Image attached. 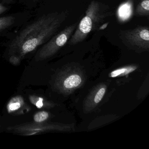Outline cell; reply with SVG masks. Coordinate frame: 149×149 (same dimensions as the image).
<instances>
[{
	"mask_svg": "<svg viewBox=\"0 0 149 149\" xmlns=\"http://www.w3.org/2000/svg\"><path fill=\"white\" fill-rule=\"evenodd\" d=\"M68 15V12L45 15L23 29L9 45L10 62L18 65L27 54L48 40L57 32Z\"/></svg>",
	"mask_w": 149,
	"mask_h": 149,
	"instance_id": "cell-1",
	"label": "cell"
},
{
	"mask_svg": "<svg viewBox=\"0 0 149 149\" xmlns=\"http://www.w3.org/2000/svg\"><path fill=\"white\" fill-rule=\"evenodd\" d=\"M113 15L109 7L95 1H92L86 10L75 32L71 36L69 42L75 44L84 40L88 35L95 29L100 23Z\"/></svg>",
	"mask_w": 149,
	"mask_h": 149,
	"instance_id": "cell-2",
	"label": "cell"
},
{
	"mask_svg": "<svg viewBox=\"0 0 149 149\" xmlns=\"http://www.w3.org/2000/svg\"><path fill=\"white\" fill-rule=\"evenodd\" d=\"M77 25V22L74 23L56 35L38 51L35 60L40 61L47 59L63 47L72 36Z\"/></svg>",
	"mask_w": 149,
	"mask_h": 149,
	"instance_id": "cell-3",
	"label": "cell"
},
{
	"mask_svg": "<svg viewBox=\"0 0 149 149\" xmlns=\"http://www.w3.org/2000/svg\"><path fill=\"white\" fill-rule=\"evenodd\" d=\"M125 41L131 44L144 48L149 46V30L146 26H140L123 32Z\"/></svg>",
	"mask_w": 149,
	"mask_h": 149,
	"instance_id": "cell-4",
	"label": "cell"
},
{
	"mask_svg": "<svg viewBox=\"0 0 149 149\" xmlns=\"http://www.w3.org/2000/svg\"><path fill=\"white\" fill-rule=\"evenodd\" d=\"M29 108L22 97L20 95L11 98L7 105V110L9 114H24L29 111Z\"/></svg>",
	"mask_w": 149,
	"mask_h": 149,
	"instance_id": "cell-5",
	"label": "cell"
},
{
	"mask_svg": "<svg viewBox=\"0 0 149 149\" xmlns=\"http://www.w3.org/2000/svg\"><path fill=\"white\" fill-rule=\"evenodd\" d=\"M81 78L78 75H73L69 77L64 82V86L68 88L77 87L81 84Z\"/></svg>",
	"mask_w": 149,
	"mask_h": 149,
	"instance_id": "cell-6",
	"label": "cell"
},
{
	"mask_svg": "<svg viewBox=\"0 0 149 149\" xmlns=\"http://www.w3.org/2000/svg\"><path fill=\"white\" fill-rule=\"evenodd\" d=\"M136 13L141 16H148L149 14V0H142L137 6Z\"/></svg>",
	"mask_w": 149,
	"mask_h": 149,
	"instance_id": "cell-7",
	"label": "cell"
},
{
	"mask_svg": "<svg viewBox=\"0 0 149 149\" xmlns=\"http://www.w3.org/2000/svg\"><path fill=\"white\" fill-rule=\"evenodd\" d=\"M15 18L8 16L0 18V31H2L12 26L15 22Z\"/></svg>",
	"mask_w": 149,
	"mask_h": 149,
	"instance_id": "cell-8",
	"label": "cell"
},
{
	"mask_svg": "<svg viewBox=\"0 0 149 149\" xmlns=\"http://www.w3.org/2000/svg\"><path fill=\"white\" fill-rule=\"evenodd\" d=\"M29 99L30 102L38 109H42L45 107L46 103L43 97L36 95H30Z\"/></svg>",
	"mask_w": 149,
	"mask_h": 149,
	"instance_id": "cell-9",
	"label": "cell"
},
{
	"mask_svg": "<svg viewBox=\"0 0 149 149\" xmlns=\"http://www.w3.org/2000/svg\"><path fill=\"white\" fill-rule=\"evenodd\" d=\"M49 114L47 111H39L36 113L34 116V121L36 123H43L49 118Z\"/></svg>",
	"mask_w": 149,
	"mask_h": 149,
	"instance_id": "cell-10",
	"label": "cell"
},
{
	"mask_svg": "<svg viewBox=\"0 0 149 149\" xmlns=\"http://www.w3.org/2000/svg\"><path fill=\"white\" fill-rule=\"evenodd\" d=\"M105 90L104 88L100 89L97 93L95 98V102L96 103H98L101 101L105 93Z\"/></svg>",
	"mask_w": 149,
	"mask_h": 149,
	"instance_id": "cell-11",
	"label": "cell"
},
{
	"mask_svg": "<svg viewBox=\"0 0 149 149\" xmlns=\"http://www.w3.org/2000/svg\"><path fill=\"white\" fill-rule=\"evenodd\" d=\"M125 69H123L117 70H115L113 71L111 74V76L112 77H115L121 74L124 73L125 72Z\"/></svg>",
	"mask_w": 149,
	"mask_h": 149,
	"instance_id": "cell-12",
	"label": "cell"
},
{
	"mask_svg": "<svg viewBox=\"0 0 149 149\" xmlns=\"http://www.w3.org/2000/svg\"><path fill=\"white\" fill-rule=\"evenodd\" d=\"M8 8L6 7L0 3V15L6 12Z\"/></svg>",
	"mask_w": 149,
	"mask_h": 149,
	"instance_id": "cell-13",
	"label": "cell"
}]
</instances>
